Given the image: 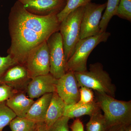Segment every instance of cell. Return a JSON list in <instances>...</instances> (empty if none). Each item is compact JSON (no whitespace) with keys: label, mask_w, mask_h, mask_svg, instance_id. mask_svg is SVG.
<instances>
[{"label":"cell","mask_w":131,"mask_h":131,"mask_svg":"<svg viewBox=\"0 0 131 131\" xmlns=\"http://www.w3.org/2000/svg\"><path fill=\"white\" fill-rule=\"evenodd\" d=\"M125 131H131V124L127 125L126 126Z\"/></svg>","instance_id":"obj_30"},{"label":"cell","mask_w":131,"mask_h":131,"mask_svg":"<svg viewBox=\"0 0 131 131\" xmlns=\"http://www.w3.org/2000/svg\"><path fill=\"white\" fill-rule=\"evenodd\" d=\"M60 24L57 14L35 15L27 11L17 1L8 17L11 45L8 54L17 63L24 65L31 50L58 31Z\"/></svg>","instance_id":"obj_1"},{"label":"cell","mask_w":131,"mask_h":131,"mask_svg":"<svg viewBox=\"0 0 131 131\" xmlns=\"http://www.w3.org/2000/svg\"><path fill=\"white\" fill-rule=\"evenodd\" d=\"M111 34L106 31L91 37L80 39L72 57L66 62V73L68 71L82 72L88 70L87 61L93 50L102 42H106Z\"/></svg>","instance_id":"obj_4"},{"label":"cell","mask_w":131,"mask_h":131,"mask_svg":"<svg viewBox=\"0 0 131 131\" xmlns=\"http://www.w3.org/2000/svg\"><path fill=\"white\" fill-rule=\"evenodd\" d=\"M26 91H18L6 102L7 106L16 114V117L25 118L33 99L29 98Z\"/></svg>","instance_id":"obj_13"},{"label":"cell","mask_w":131,"mask_h":131,"mask_svg":"<svg viewBox=\"0 0 131 131\" xmlns=\"http://www.w3.org/2000/svg\"><path fill=\"white\" fill-rule=\"evenodd\" d=\"M80 99L78 103L86 104L91 103L94 100V95L92 89L85 87L80 88Z\"/></svg>","instance_id":"obj_24"},{"label":"cell","mask_w":131,"mask_h":131,"mask_svg":"<svg viewBox=\"0 0 131 131\" xmlns=\"http://www.w3.org/2000/svg\"><path fill=\"white\" fill-rule=\"evenodd\" d=\"M120 0H108L105 11L102 17L100 27L101 32L106 31L108 24L112 18L116 15Z\"/></svg>","instance_id":"obj_17"},{"label":"cell","mask_w":131,"mask_h":131,"mask_svg":"<svg viewBox=\"0 0 131 131\" xmlns=\"http://www.w3.org/2000/svg\"><path fill=\"white\" fill-rule=\"evenodd\" d=\"M126 126L123 125H115L110 127L106 131H125V128Z\"/></svg>","instance_id":"obj_28"},{"label":"cell","mask_w":131,"mask_h":131,"mask_svg":"<svg viewBox=\"0 0 131 131\" xmlns=\"http://www.w3.org/2000/svg\"><path fill=\"white\" fill-rule=\"evenodd\" d=\"M16 117L15 113L7 106L6 102L0 103V131H2Z\"/></svg>","instance_id":"obj_21"},{"label":"cell","mask_w":131,"mask_h":131,"mask_svg":"<svg viewBox=\"0 0 131 131\" xmlns=\"http://www.w3.org/2000/svg\"><path fill=\"white\" fill-rule=\"evenodd\" d=\"M24 65L31 79L50 73V57L47 41L31 50Z\"/></svg>","instance_id":"obj_6"},{"label":"cell","mask_w":131,"mask_h":131,"mask_svg":"<svg viewBox=\"0 0 131 131\" xmlns=\"http://www.w3.org/2000/svg\"><path fill=\"white\" fill-rule=\"evenodd\" d=\"M79 87H85L115 98L116 91L109 74L100 62L91 64L89 70L74 72Z\"/></svg>","instance_id":"obj_3"},{"label":"cell","mask_w":131,"mask_h":131,"mask_svg":"<svg viewBox=\"0 0 131 131\" xmlns=\"http://www.w3.org/2000/svg\"><path fill=\"white\" fill-rule=\"evenodd\" d=\"M17 63L9 54L6 57L0 56V78L9 68Z\"/></svg>","instance_id":"obj_25"},{"label":"cell","mask_w":131,"mask_h":131,"mask_svg":"<svg viewBox=\"0 0 131 131\" xmlns=\"http://www.w3.org/2000/svg\"><path fill=\"white\" fill-rule=\"evenodd\" d=\"M31 79L25 66L17 63L6 71L0 78V83H5L17 91H26Z\"/></svg>","instance_id":"obj_11"},{"label":"cell","mask_w":131,"mask_h":131,"mask_svg":"<svg viewBox=\"0 0 131 131\" xmlns=\"http://www.w3.org/2000/svg\"><path fill=\"white\" fill-rule=\"evenodd\" d=\"M86 124L87 131H106L107 129L105 117L101 110L92 114Z\"/></svg>","instance_id":"obj_19"},{"label":"cell","mask_w":131,"mask_h":131,"mask_svg":"<svg viewBox=\"0 0 131 131\" xmlns=\"http://www.w3.org/2000/svg\"><path fill=\"white\" fill-rule=\"evenodd\" d=\"M84 6L78 8L64 19L59 26V31L62 39L66 62L72 57L80 40L81 24Z\"/></svg>","instance_id":"obj_5"},{"label":"cell","mask_w":131,"mask_h":131,"mask_svg":"<svg viewBox=\"0 0 131 131\" xmlns=\"http://www.w3.org/2000/svg\"><path fill=\"white\" fill-rule=\"evenodd\" d=\"M58 79L50 74L34 78L27 88L26 94L29 98H39L45 94L56 91Z\"/></svg>","instance_id":"obj_12"},{"label":"cell","mask_w":131,"mask_h":131,"mask_svg":"<svg viewBox=\"0 0 131 131\" xmlns=\"http://www.w3.org/2000/svg\"><path fill=\"white\" fill-rule=\"evenodd\" d=\"M66 105V103L59 96L57 92H54L44 123L46 128L51 126L63 116Z\"/></svg>","instance_id":"obj_15"},{"label":"cell","mask_w":131,"mask_h":131,"mask_svg":"<svg viewBox=\"0 0 131 131\" xmlns=\"http://www.w3.org/2000/svg\"><path fill=\"white\" fill-rule=\"evenodd\" d=\"M18 91L5 83H0V103L6 101Z\"/></svg>","instance_id":"obj_26"},{"label":"cell","mask_w":131,"mask_h":131,"mask_svg":"<svg viewBox=\"0 0 131 131\" xmlns=\"http://www.w3.org/2000/svg\"><path fill=\"white\" fill-rule=\"evenodd\" d=\"M37 131H47V128L44 123H41L39 124Z\"/></svg>","instance_id":"obj_29"},{"label":"cell","mask_w":131,"mask_h":131,"mask_svg":"<svg viewBox=\"0 0 131 131\" xmlns=\"http://www.w3.org/2000/svg\"><path fill=\"white\" fill-rule=\"evenodd\" d=\"M39 124L26 117H16L9 125L12 131H35Z\"/></svg>","instance_id":"obj_18"},{"label":"cell","mask_w":131,"mask_h":131,"mask_svg":"<svg viewBox=\"0 0 131 131\" xmlns=\"http://www.w3.org/2000/svg\"><path fill=\"white\" fill-rule=\"evenodd\" d=\"M95 93V100L104 113L107 129L115 125L131 124V101L118 100L106 94Z\"/></svg>","instance_id":"obj_2"},{"label":"cell","mask_w":131,"mask_h":131,"mask_svg":"<svg viewBox=\"0 0 131 131\" xmlns=\"http://www.w3.org/2000/svg\"><path fill=\"white\" fill-rule=\"evenodd\" d=\"M100 110V108L95 100L93 102L86 104L77 102L73 105H66L63 116L70 119L78 118L84 115L90 116Z\"/></svg>","instance_id":"obj_16"},{"label":"cell","mask_w":131,"mask_h":131,"mask_svg":"<svg viewBox=\"0 0 131 131\" xmlns=\"http://www.w3.org/2000/svg\"><path fill=\"white\" fill-rule=\"evenodd\" d=\"M80 87L72 71H68L58 79L56 92L66 105H73L80 100Z\"/></svg>","instance_id":"obj_9"},{"label":"cell","mask_w":131,"mask_h":131,"mask_svg":"<svg viewBox=\"0 0 131 131\" xmlns=\"http://www.w3.org/2000/svg\"><path fill=\"white\" fill-rule=\"evenodd\" d=\"M31 13L45 16L57 14L63 9L66 0H18Z\"/></svg>","instance_id":"obj_10"},{"label":"cell","mask_w":131,"mask_h":131,"mask_svg":"<svg viewBox=\"0 0 131 131\" xmlns=\"http://www.w3.org/2000/svg\"><path fill=\"white\" fill-rule=\"evenodd\" d=\"M50 57V74L58 79L66 73V60L62 39L59 31L47 40Z\"/></svg>","instance_id":"obj_7"},{"label":"cell","mask_w":131,"mask_h":131,"mask_svg":"<svg viewBox=\"0 0 131 131\" xmlns=\"http://www.w3.org/2000/svg\"><path fill=\"white\" fill-rule=\"evenodd\" d=\"M115 15L131 21V0H120Z\"/></svg>","instance_id":"obj_22"},{"label":"cell","mask_w":131,"mask_h":131,"mask_svg":"<svg viewBox=\"0 0 131 131\" xmlns=\"http://www.w3.org/2000/svg\"><path fill=\"white\" fill-rule=\"evenodd\" d=\"M106 3L96 4L90 2L84 6L81 24L80 39L85 38L101 33L100 25Z\"/></svg>","instance_id":"obj_8"},{"label":"cell","mask_w":131,"mask_h":131,"mask_svg":"<svg viewBox=\"0 0 131 131\" xmlns=\"http://www.w3.org/2000/svg\"><path fill=\"white\" fill-rule=\"evenodd\" d=\"M71 131H84L82 122L79 118H77L73 122L71 126Z\"/></svg>","instance_id":"obj_27"},{"label":"cell","mask_w":131,"mask_h":131,"mask_svg":"<svg viewBox=\"0 0 131 131\" xmlns=\"http://www.w3.org/2000/svg\"><path fill=\"white\" fill-rule=\"evenodd\" d=\"M70 118L63 116L54 124L47 128V131H70L69 122Z\"/></svg>","instance_id":"obj_23"},{"label":"cell","mask_w":131,"mask_h":131,"mask_svg":"<svg viewBox=\"0 0 131 131\" xmlns=\"http://www.w3.org/2000/svg\"><path fill=\"white\" fill-rule=\"evenodd\" d=\"M93 1L94 0H66L64 7L57 14L59 21L61 23L71 12L78 8L85 6Z\"/></svg>","instance_id":"obj_20"},{"label":"cell","mask_w":131,"mask_h":131,"mask_svg":"<svg viewBox=\"0 0 131 131\" xmlns=\"http://www.w3.org/2000/svg\"><path fill=\"white\" fill-rule=\"evenodd\" d=\"M37 128H38V127H37ZM35 131H37V130H36Z\"/></svg>","instance_id":"obj_31"},{"label":"cell","mask_w":131,"mask_h":131,"mask_svg":"<svg viewBox=\"0 0 131 131\" xmlns=\"http://www.w3.org/2000/svg\"><path fill=\"white\" fill-rule=\"evenodd\" d=\"M52 94L53 93L45 94L34 101L28 110L26 118L37 124L44 123Z\"/></svg>","instance_id":"obj_14"}]
</instances>
